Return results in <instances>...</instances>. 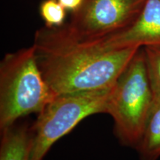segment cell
Instances as JSON below:
<instances>
[{
    "label": "cell",
    "instance_id": "6da1fadb",
    "mask_svg": "<svg viewBox=\"0 0 160 160\" xmlns=\"http://www.w3.org/2000/svg\"><path fill=\"white\" fill-rule=\"evenodd\" d=\"M33 46L42 73L56 95L113 87L140 48H109L102 39L84 38L68 23L38 29Z\"/></svg>",
    "mask_w": 160,
    "mask_h": 160
},
{
    "label": "cell",
    "instance_id": "7a4b0ae2",
    "mask_svg": "<svg viewBox=\"0 0 160 160\" xmlns=\"http://www.w3.org/2000/svg\"><path fill=\"white\" fill-rule=\"evenodd\" d=\"M45 81L33 45L6 53L0 62V128L39 113L56 97Z\"/></svg>",
    "mask_w": 160,
    "mask_h": 160
},
{
    "label": "cell",
    "instance_id": "3957f363",
    "mask_svg": "<svg viewBox=\"0 0 160 160\" xmlns=\"http://www.w3.org/2000/svg\"><path fill=\"white\" fill-rule=\"evenodd\" d=\"M153 99L145 53L140 48L118 77L108 100L106 113L113 118L116 134L123 145L138 147Z\"/></svg>",
    "mask_w": 160,
    "mask_h": 160
},
{
    "label": "cell",
    "instance_id": "277c9868",
    "mask_svg": "<svg viewBox=\"0 0 160 160\" xmlns=\"http://www.w3.org/2000/svg\"><path fill=\"white\" fill-rule=\"evenodd\" d=\"M111 88L56 96L31 128L29 160H43L53 144L85 118L106 113Z\"/></svg>",
    "mask_w": 160,
    "mask_h": 160
},
{
    "label": "cell",
    "instance_id": "5b68a950",
    "mask_svg": "<svg viewBox=\"0 0 160 160\" xmlns=\"http://www.w3.org/2000/svg\"><path fill=\"white\" fill-rule=\"evenodd\" d=\"M146 0H85L72 13L69 25L87 39H102L123 31L139 17Z\"/></svg>",
    "mask_w": 160,
    "mask_h": 160
},
{
    "label": "cell",
    "instance_id": "8992f818",
    "mask_svg": "<svg viewBox=\"0 0 160 160\" xmlns=\"http://www.w3.org/2000/svg\"><path fill=\"white\" fill-rule=\"evenodd\" d=\"M102 39L109 48L160 47V0H146L129 27Z\"/></svg>",
    "mask_w": 160,
    "mask_h": 160
},
{
    "label": "cell",
    "instance_id": "52a82bcc",
    "mask_svg": "<svg viewBox=\"0 0 160 160\" xmlns=\"http://www.w3.org/2000/svg\"><path fill=\"white\" fill-rule=\"evenodd\" d=\"M1 131L0 160H29L31 128L16 122Z\"/></svg>",
    "mask_w": 160,
    "mask_h": 160
},
{
    "label": "cell",
    "instance_id": "ba28073f",
    "mask_svg": "<svg viewBox=\"0 0 160 160\" xmlns=\"http://www.w3.org/2000/svg\"><path fill=\"white\" fill-rule=\"evenodd\" d=\"M142 160H157L160 157V97H155L142 137L137 148Z\"/></svg>",
    "mask_w": 160,
    "mask_h": 160
},
{
    "label": "cell",
    "instance_id": "9c48e42d",
    "mask_svg": "<svg viewBox=\"0 0 160 160\" xmlns=\"http://www.w3.org/2000/svg\"><path fill=\"white\" fill-rule=\"evenodd\" d=\"M67 11L59 0H43L39 5V14L48 28L59 27L65 24Z\"/></svg>",
    "mask_w": 160,
    "mask_h": 160
},
{
    "label": "cell",
    "instance_id": "30bf717a",
    "mask_svg": "<svg viewBox=\"0 0 160 160\" xmlns=\"http://www.w3.org/2000/svg\"><path fill=\"white\" fill-rule=\"evenodd\" d=\"M150 82L155 97H160V47L143 48Z\"/></svg>",
    "mask_w": 160,
    "mask_h": 160
},
{
    "label": "cell",
    "instance_id": "8fae6325",
    "mask_svg": "<svg viewBox=\"0 0 160 160\" xmlns=\"http://www.w3.org/2000/svg\"><path fill=\"white\" fill-rule=\"evenodd\" d=\"M59 2L66 11L75 13L81 8L85 2V0H59Z\"/></svg>",
    "mask_w": 160,
    "mask_h": 160
}]
</instances>
